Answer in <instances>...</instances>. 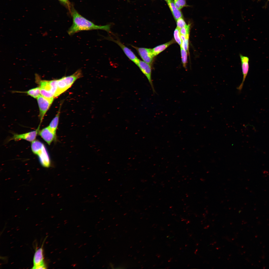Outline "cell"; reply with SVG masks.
<instances>
[{
    "label": "cell",
    "instance_id": "cell-2",
    "mask_svg": "<svg viewBox=\"0 0 269 269\" xmlns=\"http://www.w3.org/2000/svg\"><path fill=\"white\" fill-rule=\"evenodd\" d=\"M82 75L81 70L79 69L71 75L56 80L57 90L56 97L68 89L76 80L81 77Z\"/></svg>",
    "mask_w": 269,
    "mask_h": 269
},
{
    "label": "cell",
    "instance_id": "cell-35",
    "mask_svg": "<svg viewBox=\"0 0 269 269\" xmlns=\"http://www.w3.org/2000/svg\"><path fill=\"white\" fill-rule=\"evenodd\" d=\"M77 244V243H75V244H74V245H76V244Z\"/></svg>",
    "mask_w": 269,
    "mask_h": 269
},
{
    "label": "cell",
    "instance_id": "cell-20",
    "mask_svg": "<svg viewBox=\"0 0 269 269\" xmlns=\"http://www.w3.org/2000/svg\"><path fill=\"white\" fill-rule=\"evenodd\" d=\"M173 1L176 6L179 10L186 5L185 0H174Z\"/></svg>",
    "mask_w": 269,
    "mask_h": 269
},
{
    "label": "cell",
    "instance_id": "cell-6",
    "mask_svg": "<svg viewBox=\"0 0 269 269\" xmlns=\"http://www.w3.org/2000/svg\"><path fill=\"white\" fill-rule=\"evenodd\" d=\"M131 46L136 50L143 61L151 65L154 57L152 52V49Z\"/></svg>",
    "mask_w": 269,
    "mask_h": 269
},
{
    "label": "cell",
    "instance_id": "cell-22",
    "mask_svg": "<svg viewBox=\"0 0 269 269\" xmlns=\"http://www.w3.org/2000/svg\"><path fill=\"white\" fill-rule=\"evenodd\" d=\"M180 47V48H182L187 51L189 50V38H186L185 40L182 41Z\"/></svg>",
    "mask_w": 269,
    "mask_h": 269
},
{
    "label": "cell",
    "instance_id": "cell-13",
    "mask_svg": "<svg viewBox=\"0 0 269 269\" xmlns=\"http://www.w3.org/2000/svg\"><path fill=\"white\" fill-rule=\"evenodd\" d=\"M175 19L177 21L179 19L182 17L181 11L176 6L173 0H168L167 1Z\"/></svg>",
    "mask_w": 269,
    "mask_h": 269
},
{
    "label": "cell",
    "instance_id": "cell-39",
    "mask_svg": "<svg viewBox=\"0 0 269 269\" xmlns=\"http://www.w3.org/2000/svg\"><path fill=\"white\" fill-rule=\"evenodd\" d=\"M62 253V252H60V253Z\"/></svg>",
    "mask_w": 269,
    "mask_h": 269
},
{
    "label": "cell",
    "instance_id": "cell-38",
    "mask_svg": "<svg viewBox=\"0 0 269 269\" xmlns=\"http://www.w3.org/2000/svg\"><path fill=\"white\" fill-rule=\"evenodd\" d=\"M93 261V260H92V261H91V262H92V261Z\"/></svg>",
    "mask_w": 269,
    "mask_h": 269
},
{
    "label": "cell",
    "instance_id": "cell-5",
    "mask_svg": "<svg viewBox=\"0 0 269 269\" xmlns=\"http://www.w3.org/2000/svg\"><path fill=\"white\" fill-rule=\"evenodd\" d=\"M39 109V117L40 126L44 117L53 101L54 99H49L40 95L37 98Z\"/></svg>",
    "mask_w": 269,
    "mask_h": 269
},
{
    "label": "cell",
    "instance_id": "cell-16",
    "mask_svg": "<svg viewBox=\"0 0 269 269\" xmlns=\"http://www.w3.org/2000/svg\"><path fill=\"white\" fill-rule=\"evenodd\" d=\"M19 92L26 93L28 95L36 99L41 95L40 88L39 86L31 89L26 91H19Z\"/></svg>",
    "mask_w": 269,
    "mask_h": 269
},
{
    "label": "cell",
    "instance_id": "cell-25",
    "mask_svg": "<svg viewBox=\"0 0 269 269\" xmlns=\"http://www.w3.org/2000/svg\"><path fill=\"white\" fill-rule=\"evenodd\" d=\"M82 246V245H80L78 247L79 248H80L81 246Z\"/></svg>",
    "mask_w": 269,
    "mask_h": 269
},
{
    "label": "cell",
    "instance_id": "cell-17",
    "mask_svg": "<svg viewBox=\"0 0 269 269\" xmlns=\"http://www.w3.org/2000/svg\"><path fill=\"white\" fill-rule=\"evenodd\" d=\"M174 36L175 41L180 46L182 41L181 37L180 29L177 27L174 31Z\"/></svg>",
    "mask_w": 269,
    "mask_h": 269
},
{
    "label": "cell",
    "instance_id": "cell-18",
    "mask_svg": "<svg viewBox=\"0 0 269 269\" xmlns=\"http://www.w3.org/2000/svg\"><path fill=\"white\" fill-rule=\"evenodd\" d=\"M181 53L182 61L183 66L184 67H186L187 63V51L181 48Z\"/></svg>",
    "mask_w": 269,
    "mask_h": 269
},
{
    "label": "cell",
    "instance_id": "cell-3",
    "mask_svg": "<svg viewBox=\"0 0 269 269\" xmlns=\"http://www.w3.org/2000/svg\"><path fill=\"white\" fill-rule=\"evenodd\" d=\"M31 148L33 153L38 156L41 165L45 167H50V159L44 144L39 140H35L31 142Z\"/></svg>",
    "mask_w": 269,
    "mask_h": 269
},
{
    "label": "cell",
    "instance_id": "cell-14",
    "mask_svg": "<svg viewBox=\"0 0 269 269\" xmlns=\"http://www.w3.org/2000/svg\"><path fill=\"white\" fill-rule=\"evenodd\" d=\"M174 40L165 44L157 46L152 49V52L154 57H155L164 51L169 46L174 43Z\"/></svg>",
    "mask_w": 269,
    "mask_h": 269
},
{
    "label": "cell",
    "instance_id": "cell-30",
    "mask_svg": "<svg viewBox=\"0 0 269 269\" xmlns=\"http://www.w3.org/2000/svg\"><path fill=\"white\" fill-rule=\"evenodd\" d=\"M92 235H90V236H89V237H92Z\"/></svg>",
    "mask_w": 269,
    "mask_h": 269
},
{
    "label": "cell",
    "instance_id": "cell-31",
    "mask_svg": "<svg viewBox=\"0 0 269 269\" xmlns=\"http://www.w3.org/2000/svg\"><path fill=\"white\" fill-rule=\"evenodd\" d=\"M95 255H93V257H95Z\"/></svg>",
    "mask_w": 269,
    "mask_h": 269
},
{
    "label": "cell",
    "instance_id": "cell-9",
    "mask_svg": "<svg viewBox=\"0 0 269 269\" xmlns=\"http://www.w3.org/2000/svg\"><path fill=\"white\" fill-rule=\"evenodd\" d=\"M239 56L241 64V67L243 78L242 82L237 88V89L241 91L243 88L244 82L248 73L249 70V58L247 56H244L240 54Z\"/></svg>",
    "mask_w": 269,
    "mask_h": 269
},
{
    "label": "cell",
    "instance_id": "cell-37",
    "mask_svg": "<svg viewBox=\"0 0 269 269\" xmlns=\"http://www.w3.org/2000/svg\"><path fill=\"white\" fill-rule=\"evenodd\" d=\"M66 221H67V220H65V221H64V222H66Z\"/></svg>",
    "mask_w": 269,
    "mask_h": 269
},
{
    "label": "cell",
    "instance_id": "cell-15",
    "mask_svg": "<svg viewBox=\"0 0 269 269\" xmlns=\"http://www.w3.org/2000/svg\"><path fill=\"white\" fill-rule=\"evenodd\" d=\"M60 109L61 107L56 116L52 120L48 126L50 128L56 133L59 123Z\"/></svg>",
    "mask_w": 269,
    "mask_h": 269
},
{
    "label": "cell",
    "instance_id": "cell-33",
    "mask_svg": "<svg viewBox=\"0 0 269 269\" xmlns=\"http://www.w3.org/2000/svg\"><path fill=\"white\" fill-rule=\"evenodd\" d=\"M87 256H85V258H87Z\"/></svg>",
    "mask_w": 269,
    "mask_h": 269
},
{
    "label": "cell",
    "instance_id": "cell-21",
    "mask_svg": "<svg viewBox=\"0 0 269 269\" xmlns=\"http://www.w3.org/2000/svg\"><path fill=\"white\" fill-rule=\"evenodd\" d=\"M176 21L177 27L179 29L185 27L187 25L182 17Z\"/></svg>",
    "mask_w": 269,
    "mask_h": 269
},
{
    "label": "cell",
    "instance_id": "cell-41",
    "mask_svg": "<svg viewBox=\"0 0 269 269\" xmlns=\"http://www.w3.org/2000/svg\"></svg>",
    "mask_w": 269,
    "mask_h": 269
},
{
    "label": "cell",
    "instance_id": "cell-24",
    "mask_svg": "<svg viewBox=\"0 0 269 269\" xmlns=\"http://www.w3.org/2000/svg\"><path fill=\"white\" fill-rule=\"evenodd\" d=\"M76 264H74V265H73V267H75L76 266Z\"/></svg>",
    "mask_w": 269,
    "mask_h": 269
},
{
    "label": "cell",
    "instance_id": "cell-40",
    "mask_svg": "<svg viewBox=\"0 0 269 269\" xmlns=\"http://www.w3.org/2000/svg\"><path fill=\"white\" fill-rule=\"evenodd\" d=\"M78 235V234H76V235Z\"/></svg>",
    "mask_w": 269,
    "mask_h": 269
},
{
    "label": "cell",
    "instance_id": "cell-10",
    "mask_svg": "<svg viewBox=\"0 0 269 269\" xmlns=\"http://www.w3.org/2000/svg\"><path fill=\"white\" fill-rule=\"evenodd\" d=\"M40 127L38 126L36 130L25 133L19 134H15L9 140H13L15 141H17L23 139L32 142L35 140L37 134L38 133Z\"/></svg>",
    "mask_w": 269,
    "mask_h": 269
},
{
    "label": "cell",
    "instance_id": "cell-29",
    "mask_svg": "<svg viewBox=\"0 0 269 269\" xmlns=\"http://www.w3.org/2000/svg\"><path fill=\"white\" fill-rule=\"evenodd\" d=\"M67 223V222H65V223H64V224H65H65H66V223Z\"/></svg>",
    "mask_w": 269,
    "mask_h": 269
},
{
    "label": "cell",
    "instance_id": "cell-12",
    "mask_svg": "<svg viewBox=\"0 0 269 269\" xmlns=\"http://www.w3.org/2000/svg\"><path fill=\"white\" fill-rule=\"evenodd\" d=\"M39 135L49 145L56 138V133L53 132L48 126L39 131Z\"/></svg>",
    "mask_w": 269,
    "mask_h": 269
},
{
    "label": "cell",
    "instance_id": "cell-36",
    "mask_svg": "<svg viewBox=\"0 0 269 269\" xmlns=\"http://www.w3.org/2000/svg\"><path fill=\"white\" fill-rule=\"evenodd\" d=\"M165 0L166 1H168V0Z\"/></svg>",
    "mask_w": 269,
    "mask_h": 269
},
{
    "label": "cell",
    "instance_id": "cell-34",
    "mask_svg": "<svg viewBox=\"0 0 269 269\" xmlns=\"http://www.w3.org/2000/svg\"><path fill=\"white\" fill-rule=\"evenodd\" d=\"M86 231H85V232H84V233H86Z\"/></svg>",
    "mask_w": 269,
    "mask_h": 269
},
{
    "label": "cell",
    "instance_id": "cell-8",
    "mask_svg": "<svg viewBox=\"0 0 269 269\" xmlns=\"http://www.w3.org/2000/svg\"><path fill=\"white\" fill-rule=\"evenodd\" d=\"M137 65L147 77L153 91L154 92L155 90L151 78V65L140 60Z\"/></svg>",
    "mask_w": 269,
    "mask_h": 269
},
{
    "label": "cell",
    "instance_id": "cell-11",
    "mask_svg": "<svg viewBox=\"0 0 269 269\" xmlns=\"http://www.w3.org/2000/svg\"><path fill=\"white\" fill-rule=\"evenodd\" d=\"M42 247L36 251L34 255L33 262V269H45V265L44 264L43 254V249Z\"/></svg>",
    "mask_w": 269,
    "mask_h": 269
},
{
    "label": "cell",
    "instance_id": "cell-23",
    "mask_svg": "<svg viewBox=\"0 0 269 269\" xmlns=\"http://www.w3.org/2000/svg\"><path fill=\"white\" fill-rule=\"evenodd\" d=\"M65 5H66L70 11L71 8V4L68 0H59Z\"/></svg>",
    "mask_w": 269,
    "mask_h": 269
},
{
    "label": "cell",
    "instance_id": "cell-28",
    "mask_svg": "<svg viewBox=\"0 0 269 269\" xmlns=\"http://www.w3.org/2000/svg\"><path fill=\"white\" fill-rule=\"evenodd\" d=\"M80 226V225H78V226H77V227H79Z\"/></svg>",
    "mask_w": 269,
    "mask_h": 269
},
{
    "label": "cell",
    "instance_id": "cell-26",
    "mask_svg": "<svg viewBox=\"0 0 269 269\" xmlns=\"http://www.w3.org/2000/svg\"><path fill=\"white\" fill-rule=\"evenodd\" d=\"M67 248H65V249H64V250H67Z\"/></svg>",
    "mask_w": 269,
    "mask_h": 269
},
{
    "label": "cell",
    "instance_id": "cell-4",
    "mask_svg": "<svg viewBox=\"0 0 269 269\" xmlns=\"http://www.w3.org/2000/svg\"><path fill=\"white\" fill-rule=\"evenodd\" d=\"M39 84L41 95L48 98L54 99L55 90L52 80H41Z\"/></svg>",
    "mask_w": 269,
    "mask_h": 269
},
{
    "label": "cell",
    "instance_id": "cell-19",
    "mask_svg": "<svg viewBox=\"0 0 269 269\" xmlns=\"http://www.w3.org/2000/svg\"><path fill=\"white\" fill-rule=\"evenodd\" d=\"M190 27V24L187 25L185 27L180 29L181 35H183L187 38H189Z\"/></svg>",
    "mask_w": 269,
    "mask_h": 269
},
{
    "label": "cell",
    "instance_id": "cell-1",
    "mask_svg": "<svg viewBox=\"0 0 269 269\" xmlns=\"http://www.w3.org/2000/svg\"><path fill=\"white\" fill-rule=\"evenodd\" d=\"M70 12L72 18V23L69 28L67 33L71 35L79 32L94 30H101L108 32L110 31V24L100 26L95 24L80 15L73 8L71 7Z\"/></svg>",
    "mask_w": 269,
    "mask_h": 269
},
{
    "label": "cell",
    "instance_id": "cell-7",
    "mask_svg": "<svg viewBox=\"0 0 269 269\" xmlns=\"http://www.w3.org/2000/svg\"><path fill=\"white\" fill-rule=\"evenodd\" d=\"M107 39L117 44L122 49L128 58L136 65H137L139 60L132 51L121 43L119 39L115 40L110 37H108Z\"/></svg>",
    "mask_w": 269,
    "mask_h": 269
},
{
    "label": "cell",
    "instance_id": "cell-32",
    "mask_svg": "<svg viewBox=\"0 0 269 269\" xmlns=\"http://www.w3.org/2000/svg\"><path fill=\"white\" fill-rule=\"evenodd\" d=\"M73 265H74V264H72L71 265V266H73Z\"/></svg>",
    "mask_w": 269,
    "mask_h": 269
},
{
    "label": "cell",
    "instance_id": "cell-27",
    "mask_svg": "<svg viewBox=\"0 0 269 269\" xmlns=\"http://www.w3.org/2000/svg\"><path fill=\"white\" fill-rule=\"evenodd\" d=\"M86 244H87V243H85L84 244V245H86Z\"/></svg>",
    "mask_w": 269,
    "mask_h": 269
}]
</instances>
